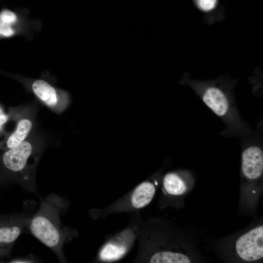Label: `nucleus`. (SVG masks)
<instances>
[{
	"label": "nucleus",
	"mask_w": 263,
	"mask_h": 263,
	"mask_svg": "<svg viewBox=\"0 0 263 263\" xmlns=\"http://www.w3.org/2000/svg\"><path fill=\"white\" fill-rule=\"evenodd\" d=\"M68 207L66 200L59 195H49L42 200L38 210L30 218L27 226L30 232L63 263L66 261L63 251L64 244L78 235L76 230L64 226L61 221L60 216Z\"/></svg>",
	"instance_id": "1"
},
{
	"label": "nucleus",
	"mask_w": 263,
	"mask_h": 263,
	"mask_svg": "<svg viewBox=\"0 0 263 263\" xmlns=\"http://www.w3.org/2000/svg\"><path fill=\"white\" fill-rule=\"evenodd\" d=\"M41 147L33 139H26L6 150L0 158V180L19 184L26 190H37L35 173L41 153Z\"/></svg>",
	"instance_id": "2"
},
{
	"label": "nucleus",
	"mask_w": 263,
	"mask_h": 263,
	"mask_svg": "<svg viewBox=\"0 0 263 263\" xmlns=\"http://www.w3.org/2000/svg\"><path fill=\"white\" fill-rule=\"evenodd\" d=\"M200 96L205 104L224 122L225 132L227 134L242 135L249 132L234 98L222 88L216 86L206 87Z\"/></svg>",
	"instance_id": "3"
},
{
	"label": "nucleus",
	"mask_w": 263,
	"mask_h": 263,
	"mask_svg": "<svg viewBox=\"0 0 263 263\" xmlns=\"http://www.w3.org/2000/svg\"><path fill=\"white\" fill-rule=\"evenodd\" d=\"M157 183L156 180L149 179L141 182L109 206L93 209V218H105L111 214L138 211L151 202L156 192Z\"/></svg>",
	"instance_id": "4"
},
{
	"label": "nucleus",
	"mask_w": 263,
	"mask_h": 263,
	"mask_svg": "<svg viewBox=\"0 0 263 263\" xmlns=\"http://www.w3.org/2000/svg\"><path fill=\"white\" fill-rule=\"evenodd\" d=\"M136 240L135 227L129 222L128 225L121 231L106 236L105 242L97 253L96 262L109 263L121 260L132 249Z\"/></svg>",
	"instance_id": "5"
},
{
	"label": "nucleus",
	"mask_w": 263,
	"mask_h": 263,
	"mask_svg": "<svg viewBox=\"0 0 263 263\" xmlns=\"http://www.w3.org/2000/svg\"><path fill=\"white\" fill-rule=\"evenodd\" d=\"M30 218L22 214L0 215V258L10 256L16 241L27 228Z\"/></svg>",
	"instance_id": "6"
},
{
	"label": "nucleus",
	"mask_w": 263,
	"mask_h": 263,
	"mask_svg": "<svg viewBox=\"0 0 263 263\" xmlns=\"http://www.w3.org/2000/svg\"><path fill=\"white\" fill-rule=\"evenodd\" d=\"M238 255L245 261L259 260L263 257V226L257 227L242 235L237 241Z\"/></svg>",
	"instance_id": "7"
},
{
	"label": "nucleus",
	"mask_w": 263,
	"mask_h": 263,
	"mask_svg": "<svg viewBox=\"0 0 263 263\" xmlns=\"http://www.w3.org/2000/svg\"><path fill=\"white\" fill-rule=\"evenodd\" d=\"M32 89L40 101L56 112H62L68 105L67 94L57 90L44 80L34 81L32 84Z\"/></svg>",
	"instance_id": "8"
},
{
	"label": "nucleus",
	"mask_w": 263,
	"mask_h": 263,
	"mask_svg": "<svg viewBox=\"0 0 263 263\" xmlns=\"http://www.w3.org/2000/svg\"><path fill=\"white\" fill-rule=\"evenodd\" d=\"M242 154V171L244 175L251 180L261 176L263 172V152L258 143L252 141Z\"/></svg>",
	"instance_id": "9"
},
{
	"label": "nucleus",
	"mask_w": 263,
	"mask_h": 263,
	"mask_svg": "<svg viewBox=\"0 0 263 263\" xmlns=\"http://www.w3.org/2000/svg\"><path fill=\"white\" fill-rule=\"evenodd\" d=\"M34 124L33 116L28 113H22L17 120L14 132L6 139V150L14 148L27 139Z\"/></svg>",
	"instance_id": "10"
},
{
	"label": "nucleus",
	"mask_w": 263,
	"mask_h": 263,
	"mask_svg": "<svg viewBox=\"0 0 263 263\" xmlns=\"http://www.w3.org/2000/svg\"><path fill=\"white\" fill-rule=\"evenodd\" d=\"M163 189L165 194L171 196H178L186 192V185L177 173H167L163 180Z\"/></svg>",
	"instance_id": "11"
},
{
	"label": "nucleus",
	"mask_w": 263,
	"mask_h": 263,
	"mask_svg": "<svg viewBox=\"0 0 263 263\" xmlns=\"http://www.w3.org/2000/svg\"><path fill=\"white\" fill-rule=\"evenodd\" d=\"M148 263H190V260L186 255L179 252H164L153 255Z\"/></svg>",
	"instance_id": "12"
},
{
	"label": "nucleus",
	"mask_w": 263,
	"mask_h": 263,
	"mask_svg": "<svg viewBox=\"0 0 263 263\" xmlns=\"http://www.w3.org/2000/svg\"><path fill=\"white\" fill-rule=\"evenodd\" d=\"M17 21L18 17L12 11L4 9L0 12V22L7 26L14 27Z\"/></svg>",
	"instance_id": "13"
},
{
	"label": "nucleus",
	"mask_w": 263,
	"mask_h": 263,
	"mask_svg": "<svg viewBox=\"0 0 263 263\" xmlns=\"http://www.w3.org/2000/svg\"><path fill=\"white\" fill-rule=\"evenodd\" d=\"M199 7L204 11L212 9L215 6L216 0H197Z\"/></svg>",
	"instance_id": "14"
},
{
	"label": "nucleus",
	"mask_w": 263,
	"mask_h": 263,
	"mask_svg": "<svg viewBox=\"0 0 263 263\" xmlns=\"http://www.w3.org/2000/svg\"><path fill=\"white\" fill-rule=\"evenodd\" d=\"M35 260L33 257H24L22 258L15 259L11 260L10 263H34Z\"/></svg>",
	"instance_id": "15"
},
{
	"label": "nucleus",
	"mask_w": 263,
	"mask_h": 263,
	"mask_svg": "<svg viewBox=\"0 0 263 263\" xmlns=\"http://www.w3.org/2000/svg\"><path fill=\"white\" fill-rule=\"evenodd\" d=\"M9 115L5 114L4 112L0 114V125H4L8 120Z\"/></svg>",
	"instance_id": "16"
},
{
	"label": "nucleus",
	"mask_w": 263,
	"mask_h": 263,
	"mask_svg": "<svg viewBox=\"0 0 263 263\" xmlns=\"http://www.w3.org/2000/svg\"><path fill=\"white\" fill-rule=\"evenodd\" d=\"M2 126L0 125V132H1V131L2 130Z\"/></svg>",
	"instance_id": "17"
},
{
	"label": "nucleus",
	"mask_w": 263,
	"mask_h": 263,
	"mask_svg": "<svg viewBox=\"0 0 263 263\" xmlns=\"http://www.w3.org/2000/svg\"><path fill=\"white\" fill-rule=\"evenodd\" d=\"M0 183H1V181H0Z\"/></svg>",
	"instance_id": "18"
}]
</instances>
